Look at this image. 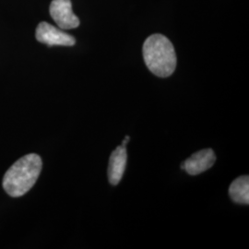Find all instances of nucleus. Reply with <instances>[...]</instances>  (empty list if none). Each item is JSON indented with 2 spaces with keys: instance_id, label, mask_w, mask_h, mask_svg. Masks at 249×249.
I'll return each mask as SVG.
<instances>
[{
  "instance_id": "obj_3",
  "label": "nucleus",
  "mask_w": 249,
  "mask_h": 249,
  "mask_svg": "<svg viewBox=\"0 0 249 249\" xmlns=\"http://www.w3.org/2000/svg\"><path fill=\"white\" fill-rule=\"evenodd\" d=\"M36 36L37 41L48 46H72L76 43L73 36L68 35L60 29H57L45 21L39 23L36 29Z\"/></svg>"
},
{
  "instance_id": "obj_2",
  "label": "nucleus",
  "mask_w": 249,
  "mask_h": 249,
  "mask_svg": "<svg viewBox=\"0 0 249 249\" xmlns=\"http://www.w3.org/2000/svg\"><path fill=\"white\" fill-rule=\"evenodd\" d=\"M143 57L149 71L158 77H169L176 71V51L169 39L164 36L152 35L146 39L143 45Z\"/></svg>"
},
{
  "instance_id": "obj_6",
  "label": "nucleus",
  "mask_w": 249,
  "mask_h": 249,
  "mask_svg": "<svg viewBox=\"0 0 249 249\" xmlns=\"http://www.w3.org/2000/svg\"><path fill=\"white\" fill-rule=\"evenodd\" d=\"M126 149L120 145L112 152L108 166V179L111 185L116 186L123 178L126 166Z\"/></svg>"
},
{
  "instance_id": "obj_5",
  "label": "nucleus",
  "mask_w": 249,
  "mask_h": 249,
  "mask_svg": "<svg viewBox=\"0 0 249 249\" xmlns=\"http://www.w3.org/2000/svg\"><path fill=\"white\" fill-rule=\"evenodd\" d=\"M216 160V155L212 149H204L192 154L187 160L182 162L181 168L187 174L196 176L210 169Z\"/></svg>"
},
{
  "instance_id": "obj_4",
  "label": "nucleus",
  "mask_w": 249,
  "mask_h": 249,
  "mask_svg": "<svg viewBox=\"0 0 249 249\" xmlns=\"http://www.w3.org/2000/svg\"><path fill=\"white\" fill-rule=\"evenodd\" d=\"M50 15L62 30H71L80 25V19L72 11L71 0H53L50 5Z\"/></svg>"
},
{
  "instance_id": "obj_1",
  "label": "nucleus",
  "mask_w": 249,
  "mask_h": 249,
  "mask_svg": "<svg viewBox=\"0 0 249 249\" xmlns=\"http://www.w3.org/2000/svg\"><path fill=\"white\" fill-rule=\"evenodd\" d=\"M42 170L39 155L32 153L18 159L3 178V187L9 196H23L35 186Z\"/></svg>"
},
{
  "instance_id": "obj_7",
  "label": "nucleus",
  "mask_w": 249,
  "mask_h": 249,
  "mask_svg": "<svg viewBox=\"0 0 249 249\" xmlns=\"http://www.w3.org/2000/svg\"><path fill=\"white\" fill-rule=\"evenodd\" d=\"M229 195L235 203L249 204V178L243 176L236 178L229 187Z\"/></svg>"
}]
</instances>
